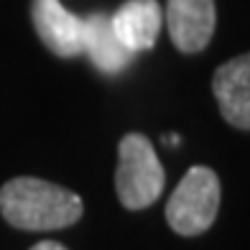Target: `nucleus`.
Wrapping results in <instances>:
<instances>
[{"label": "nucleus", "instance_id": "obj_1", "mask_svg": "<svg viewBox=\"0 0 250 250\" xmlns=\"http://www.w3.org/2000/svg\"><path fill=\"white\" fill-rule=\"evenodd\" d=\"M0 212L18 230H62L74 225L84 204L74 191L36 176L10 179L0 189Z\"/></svg>", "mask_w": 250, "mask_h": 250}, {"label": "nucleus", "instance_id": "obj_2", "mask_svg": "<svg viewBox=\"0 0 250 250\" xmlns=\"http://www.w3.org/2000/svg\"><path fill=\"white\" fill-rule=\"evenodd\" d=\"M166 184L164 166L143 133H128L118 143L115 189L125 209H146L161 197Z\"/></svg>", "mask_w": 250, "mask_h": 250}, {"label": "nucleus", "instance_id": "obj_3", "mask_svg": "<svg viewBox=\"0 0 250 250\" xmlns=\"http://www.w3.org/2000/svg\"><path fill=\"white\" fill-rule=\"evenodd\" d=\"M220 212V179L209 166H191L166 202V222L176 235L207 232Z\"/></svg>", "mask_w": 250, "mask_h": 250}, {"label": "nucleus", "instance_id": "obj_4", "mask_svg": "<svg viewBox=\"0 0 250 250\" xmlns=\"http://www.w3.org/2000/svg\"><path fill=\"white\" fill-rule=\"evenodd\" d=\"M217 26L214 0H166L168 39L181 54L207 49Z\"/></svg>", "mask_w": 250, "mask_h": 250}, {"label": "nucleus", "instance_id": "obj_5", "mask_svg": "<svg viewBox=\"0 0 250 250\" xmlns=\"http://www.w3.org/2000/svg\"><path fill=\"white\" fill-rule=\"evenodd\" d=\"M31 18L39 39L62 59H72L84 51V23L62 0H33Z\"/></svg>", "mask_w": 250, "mask_h": 250}, {"label": "nucleus", "instance_id": "obj_6", "mask_svg": "<svg viewBox=\"0 0 250 250\" xmlns=\"http://www.w3.org/2000/svg\"><path fill=\"white\" fill-rule=\"evenodd\" d=\"M220 115L237 130H250V51L225 62L212 77Z\"/></svg>", "mask_w": 250, "mask_h": 250}, {"label": "nucleus", "instance_id": "obj_7", "mask_svg": "<svg viewBox=\"0 0 250 250\" xmlns=\"http://www.w3.org/2000/svg\"><path fill=\"white\" fill-rule=\"evenodd\" d=\"M110 21L128 51H148L156 46V39L161 33L164 10L158 0H125Z\"/></svg>", "mask_w": 250, "mask_h": 250}, {"label": "nucleus", "instance_id": "obj_8", "mask_svg": "<svg viewBox=\"0 0 250 250\" xmlns=\"http://www.w3.org/2000/svg\"><path fill=\"white\" fill-rule=\"evenodd\" d=\"M84 23V54L102 74H120L130 64L133 51L125 49V43L118 39L112 21L107 13H89L82 18Z\"/></svg>", "mask_w": 250, "mask_h": 250}, {"label": "nucleus", "instance_id": "obj_9", "mask_svg": "<svg viewBox=\"0 0 250 250\" xmlns=\"http://www.w3.org/2000/svg\"><path fill=\"white\" fill-rule=\"evenodd\" d=\"M31 250H66L62 243H54V240H41V243H36Z\"/></svg>", "mask_w": 250, "mask_h": 250}]
</instances>
